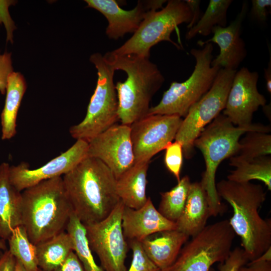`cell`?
Here are the masks:
<instances>
[{"label":"cell","mask_w":271,"mask_h":271,"mask_svg":"<svg viewBox=\"0 0 271 271\" xmlns=\"http://www.w3.org/2000/svg\"><path fill=\"white\" fill-rule=\"evenodd\" d=\"M62 179L73 212L84 225L104 219L120 201L116 179L97 159L87 157Z\"/></svg>","instance_id":"6da1fadb"},{"label":"cell","mask_w":271,"mask_h":271,"mask_svg":"<svg viewBox=\"0 0 271 271\" xmlns=\"http://www.w3.org/2000/svg\"><path fill=\"white\" fill-rule=\"evenodd\" d=\"M219 198L232 207L229 222L239 236L248 262L259 257L271 247V220L263 219L259 209L266 199L260 184L222 180L216 184Z\"/></svg>","instance_id":"7a4b0ae2"},{"label":"cell","mask_w":271,"mask_h":271,"mask_svg":"<svg viewBox=\"0 0 271 271\" xmlns=\"http://www.w3.org/2000/svg\"><path fill=\"white\" fill-rule=\"evenodd\" d=\"M22 225L35 245L65 231L73 212L62 177L22 192Z\"/></svg>","instance_id":"3957f363"},{"label":"cell","mask_w":271,"mask_h":271,"mask_svg":"<svg viewBox=\"0 0 271 271\" xmlns=\"http://www.w3.org/2000/svg\"><path fill=\"white\" fill-rule=\"evenodd\" d=\"M103 56L115 71L122 70L126 74V80L118 81L115 88L119 120L121 124L130 125L148 115L152 98L162 86L165 78L148 57L117 55L111 51Z\"/></svg>","instance_id":"277c9868"},{"label":"cell","mask_w":271,"mask_h":271,"mask_svg":"<svg viewBox=\"0 0 271 271\" xmlns=\"http://www.w3.org/2000/svg\"><path fill=\"white\" fill-rule=\"evenodd\" d=\"M250 131L269 133L270 127L253 123L248 127L233 125L223 114H219L201 131L194 143L202 153L205 170L200 181L207 195L211 216L216 217L225 211V205L218 195L215 176L220 164L237 154L241 136Z\"/></svg>","instance_id":"5b68a950"},{"label":"cell","mask_w":271,"mask_h":271,"mask_svg":"<svg viewBox=\"0 0 271 271\" xmlns=\"http://www.w3.org/2000/svg\"><path fill=\"white\" fill-rule=\"evenodd\" d=\"M90 61L97 71L96 87L84 118L69 129L73 138L88 143L119 120L118 99L113 82L115 70L100 53L91 55Z\"/></svg>","instance_id":"8992f818"},{"label":"cell","mask_w":271,"mask_h":271,"mask_svg":"<svg viewBox=\"0 0 271 271\" xmlns=\"http://www.w3.org/2000/svg\"><path fill=\"white\" fill-rule=\"evenodd\" d=\"M213 50L211 43L205 44L201 49H192L190 52L196 61L192 73L185 81L171 83L160 102L150 107L148 115L185 117L191 106L210 89L220 69L211 65Z\"/></svg>","instance_id":"52a82bcc"},{"label":"cell","mask_w":271,"mask_h":271,"mask_svg":"<svg viewBox=\"0 0 271 271\" xmlns=\"http://www.w3.org/2000/svg\"><path fill=\"white\" fill-rule=\"evenodd\" d=\"M235 235L227 219L206 225L182 247L165 271H209L214 263L227 258Z\"/></svg>","instance_id":"ba28073f"},{"label":"cell","mask_w":271,"mask_h":271,"mask_svg":"<svg viewBox=\"0 0 271 271\" xmlns=\"http://www.w3.org/2000/svg\"><path fill=\"white\" fill-rule=\"evenodd\" d=\"M167 3L160 11H152L133 35L111 52L117 55H136L149 58L151 48L162 41H168L181 49L171 39V35L179 25L190 23L191 12L185 1L170 0Z\"/></svg>","instance_id":"9c48e42d"},{"label":"cell","mask_w":271,"mask_h":271,"mask_svg":"<svg viewBox=\"0 0 271 271\" xmlns=\"http://www.w3.org/2000/svg\"><path fill=\"white\" fill-rule=\"evenodd\" d=\"M236 71L220 68L210 89L183 119L175 140L182 145L186 159L194 155V143L201 131L225 108Z\"/></svg>","instance_id":"30bf717a"},{"label":"cell","mask_w":271,"mask_h":271,"mask_svg":"<svg viewBox=\"0 0 271 271\" xmlns=\"http://www.w3.org/2000/svg\"><path fill=\"white\" fill-rule=\"evenodd\" d=\"M124 205L121 201L110 214L96 223L85 225L89 245L105 271H126L125 259L128 250L122 228Z\"/></svg>","instance_id":"8fae6325"},{"label":"cell","mask_w":271,"mask_h":271,"mask_svg":"<svg viewBox=\"0 0 271 271\" xmlns=\"http://www.w3.org/2000/svg\"><path fill=\"white\" fill-rule=\"evenodd\" d=\"M183 119L175 115L151 114L130 125L134 163L150 162L175 139Z\"/></svg>","instance_id":"7c38bea8"},{"label":"cell","mask_w":271,"mask_h":271,"mask_svg":"<svg viewBox=\"0 0 271 271\" xmlns=\"http://www.w3.org/2000/svg\"><path fill=\"white\" fill-rule=\"evenodd\" d=\"M87 157L102 162L117 179L135 162L130 125L115 124L93 138Z\"/></svg>","instance_id":"4fadbf2b"},{"label":"cell","mask_w":271,"mask_h":271,"mask_svg":"<svg viewBox=\"0 0 271 271\" xmlns=\"http://www.w3.org/2000/svg\"><path fill=\"white\" fill-rule=\"evenodd\" d=\"M88 148L87 142L77 140L67 151L38 168L32 169L24 162L10 166L11 182L18 190L22 192L44 181L62 177L87 157Z\"/></svg>","instance_id":"5bb4252c"},{"label":"cell","mask_w":271,"mask_h":271,"mask_svg":"<svg viewBox=\"0 0 271 271\" xmlns=\"http://www.w3.org/2000/svg\"><path fill=\"white\" fill-rule=\"evenodd\" d=\"M258 79V73L246 67L236 71L222 113L233 125H251L254 113L266 104V98L257 89Z\"/></svg>","instance_id":"9a60e30c"},{"label":"cell","mask_w":271,"mask_h":271,"mask_svg":"<svg viewBox=\"0 0 271 271\" xmlns=\"http://www.w3.org/2000/svg\"><path fill=\"white\" fill-rule=\"evenodd\" d=\"M87 7L101 13L106 19V34L111 39L117 40L129 33H134L142 22L153 11L163 8L165 0L139 1L132 10L121 9L114 0H85Z\"/></svg>","instance_id":"2e32d148"},{"label":"cell","mask_w":271,"mask_h":271,"mask_svg":"<svg viewBox=\"0 0 271 271\" xmlns=\"http://www.w3.org/2000/svg\"><path fill=\"white\" fill-rule=\"evenodd\" d=\"M247 10V3L244 2L241 11L228 26L214 27L212 30L213 34L212 38L205 41L197 42L201 46L208 43H214L219 46V53L213 59L212 66L236 70L246 57L247 51L245 42L241 37V28Z\"/></svg>","instance_id":"e0dca14e"},{"label":"cell","mask_w":271,"mask_h":271,"mask_svg":"<svg viewBox=\"0 0 271 271\" xmlns=\"http://www.w3.org/2000/svg\"><path fill=\"white\" fill-rule=\"evenodd\" d=\"M122 228L126 240L141 242L157 232L177 229L176 223L165 218L154 206L150 197L142 207L134 209L124 206Z\"/></svg>","instance_id":"ac0fdd59"},{"label":"cell","mask_w":271,"mask_h":271,"mask_svg":"<svg viewBox=\"0 0 271 271\" xmlns=\"http://www.w3.org/2000/svg\"><path fill=\"white\" fill-rule=\"evenodd\" d=\"M10 165L0 164V238L8 239L13 230L22 225V192L12 184Z\"/></svg>","instance_id":"d6986e66"},{"label":"cell","mask_w":271,"mask_h":271,"mask_svg":"<svg viewBox=\"0 0 271 271\" xmlns=\"http://www.w3.org/2000/svg\"><path fill=\"white\" fill-rule=\"evenodd\" d=\"M189 236L177 229L160 231L152 234L141 243L151 260L165 271L176 260Z\"/></svg>","instance_id":"ffe728a7"},{"label":"cell","mask_w":271,"mask_h":271,"mask_svg":"<svg viewBox=\"0 0 271 271\" xmlns=\"http://www.w3.org/2000/svg\"><path fill=\"white\" fill-rule=\"evenodd\" d=\"M210 216L207 193L201 183H191L183 211L176 222V229L193 237L206 226Z\"/></svg>","instance_id":"44dd1931"},{"label":"cell","mask_w":271,"mask_h":271,"mask_svg":"<svg viewBox=\"0 0 271 271\" xmlns=\"http://www.w3.org/2000/svg\"><path fill=\"white\" fill-rule=\"evenodd\" d=\"M149 163H135L116 179V192L124 206L137 209L147 201L146 192Z\"/></svg>","instance_id":"7402d4cb"},{"label":"cell","mask_w":271,"mask_h":271,"mask_svg":"<svg viewBox=\"0 0 271 271\" xmlns=\"http://www.w3.org/2000/svg\"><path fill=\"white\" fill-rule=\"evenodd\" d=\"M27 88L24 76L13 71L8 78L6 97L1 119L2 139L10 140L16 133V120L18 110Z\"/></svg>","instance_id":"603a6c76"},{"label":"cell","mask_w":271,"mask_h":271,"mask_svg":"<svg viewBox=\"0 0 271 271\" xmlns=\"http://www.w3.org/2000/svg\"><path fill=\"white\" fill-rule=\"evenodd\" d=\"M36 245L38 266L43 271H53L73 250L72 238L66 230Z\"/></svg>","instance_id":"cb8c5ba5"},{"label":"cell","mask_w":271,"mask_h":271,"mask_svg":"<svg viewBox=\"0 0 271 271\" xmlns=\"http://www.w3.org/2000/svg\"><path fill=\"white\" fill-rule=\"evenodd\" d=\"M232 166L235 169L227 176V180L236 182H248L256 180L263 182L271 190V158L262 156L240 161Z\"/></svg>","instance_id":"d4e9b609"},{"label":"cell","mask_w":271,"mask_h":271,"mask_svg":"<svg viewBox=\"0 0 271 271\" xmlns=\"http://www.w3.org/2000/svg\"><path fill=\"white\" fill-rule=\"evenodd\" d=\"M191 183L190 177L186 175L170 190L160 193L161 198L158 210L169 221L176 223L180 217Z\"/></svg>","instance_id":"484cf974"},{"label":"cell","mask_w":271,"mask_h":271,"mask_svg":"<svg viewBox=\"0 0 271 271\" xmlns=\"http://www.w3.org/2000/svg\"><path fill=\"white\" fill-rule=\"evenodd\" d=\"M232 0H210L205 13L198 22L186 34V39L190 40L197 35L207 36L215 26L225 27L227 12Z\"/></svg>","instance_id":"4316f807"},{"label":"cell","mask_w":271,"mask_h":271,"mask_svg":"<svg viewBox=\"0 0 271 271\" xmlns=\"http://www.w3.org/2000/svg\"><path fill=\"white\" fill-rule=\"evenodd\" d=\"M66 231L72 238L73 250L85 271H105L96 263L89 245L85 226L74 212L70 218Z\"/></svg>","instance_id":"83f0119b"},{"label":"cell","mask_w":271,"mask_h":271,"mask_svg":"<svg viewBox=\"0 0 271 271\" xmlns=\"http://www.w3.org/2000/svg\"><path fill=\"white\" fill-rule=\"evenodd\" d=\"M9 251L27 271H38L36 245L29 239L23 225L16 227L8 238Z\"/></svg>","instance_id":"f1b7e54d"},{"label":"cell","mask_w":271,"mask_h":271,"mask_svg":"<svg viewBox=\"0 0 271 271\" xmlns=\"http://www.w3.org/2000/svg\"><path fill=\"white\" fill-rule=\"evenodd\" d=\"M238 153L230 158L229 165L271 154V135L269 133L250 131L239 141Z\"/></svg>","instance_id":"f546056e"},{"label":"cell","mask_w":271,"mask_h":271,"mask_svg":"<svg viewBox=\"0 0 271 271\" xmlns=\"http://www.w3.org/2000/svg\"><path fill=\"white\" fill-rule=\"evenodd\" d=\"M164 163L168 170L179 181L183 163V147L178 141H175L166 148Z\"/></svg>","instance_id":"4dcf8cb0"},{"label":"cell","mask_w":271,"mask_h":271,"mask_svg":"<svg viewBox=\"0 0 271 271\" xmlns=\"http://www.w3.org/2000/svg\"><path fill=\"white\" fill-rule=\"evenodd\" d=\"M128 245L132 251V259L126 271H161L147 255L141 242L131 240Z\"/></svg>","instance_id":"1f68e13d"},{"label":"cell","mask_w":271,"mask_h":271,"mask_svg":"<svg viewBox=\"0 0 271 271\" xmlns=\"http://www.w3.org/2000/svg\"><path fill=\"white\" fill-rule=\"evenodd\" d=\"M248 262L242 247H236L231 251L227 258L218 265L219 271H238Z\"/></svg>","instance_id":"d6a6232c"},{"label":"cell","mask_w":271,"mask_h":271,"mask_svg":"<svg viewBox=\"0 0 271 271\" xmlns=\"http://www.w3.org/2000/svg\"><path fill=\"white\" fill-rule=\"evenodd\" d=\"M13 72L11 53H0V92L2 94L6 93L8 78Z\"/></svg>","instance_id":"836d02e7"},{"label":"cell","mask_w":271,"mask_h":271,"mask_svg":"<svg viewBox=\"0 0 271 271\" xmlns=\"http://www.w3.org/2000/svg\"><path fill=\"white\" fill-rule=\"evenodd\" d=\"M13 1H0V24L3 23L5 26L7 37V42L13 43V32L15 29L14 22L9 13L8 8L14 4Z\"/></svg>","instance_id":"e575fe53"},{"label":"cell","mask_w":271,"mask_h":271,"mask_svg":"<svg viewBox=\"0 0 271 271\" xmlns=\"http://www.w3.org/2000/svg\"><path fill=\"white\" fill-rule=\"evenodd\" d=\"M270 6V0H252L251 14L258 22H264L267 19L268 9Z\"/></svg>","instance_id":"d590c367"},{"label":"cell","mask_w":271,"mask_h":271,"mask_svg":"<svg viewBox=\"0 0 271 271\" xmlns=\"http://www.w3.org/2000/svg\"><path fill=\"white\" fill-rule=\"evenodd\" d=\"M53 271H85L75 252H70L65 260Z\"/></svg>","instance_id":"8d00e7d4"},{"label":"cell","mask_w":271,"mask_h":271,"mask_svg":"<svg viewBox=\"0 0 271 271\" xmlns=\"http://www.w3.org/2000/svg\"><path fill=\"white\" fill-rule=\"evenodd\" d=\"M238 271H271V261L256 259L241 266Z\"/></svg>","instance_id":"74e56055"},{"label":"cell","mask_w":271,"mask_h":271,"mask_svg":"<svg viewBox=\"0 0 271 271\" xmlns=\"http://www.w3.org/2000/svg\"><path fill=\"white\" fill-rule=\"evenodd\" d=\"M16 259L9 250L0 256V271H15Z\"/></svg>","instance_id":"f35d334b"},{"label":"cell","mask_w":271,"mask_h":271,"mask_svg":"<svg viewBox=\"0 0 271 271\" xmlns=\"http://www.w3.org/2000/svg\"><path fill=\"white\" fill-rule=\"evenodd\" d=\"M185 1L189 7L192 15L191 21L187 27L188 29H190L196 24L200 19V4L201 1L199 0H185Z\"/></svg>","instance_id":"ab89813d"},{"label":"cell","mask_w":271,"mask_h":271,"mask_svg":"<svg viewBox=\"0 0 271 271\" xmlns=\"http://www.w3.org/2000/svg\"><path fill=\"white\" fill-rule=\"evenodd\" d=\"M269 48V61L266 68L264 70V79L266 82V87L268 92L271 94V52L270 47Z\"/></svg>","instance_id":"60d3db41"},{"label":"cell","mask_w":271,"mask_h":271,"mask_svg":"<svg viewBox=\"0 0 271 271\" xmlns=\"http://www.w3.org/2000/svg\"><path fill=\"white\" fill-rule=\"evenodd\" d=\"M15 271H27L23 265L16 260Z\"/></svg>","instance_id":"b9f144b4"},{"label":"cell","mask_w":271,"mask_h":271,"mask_svg":"<svg viewBox=\"0 0 271 271\" xmlns=\"http://www.w3.org/2000/svg\"><path fill=\"white\" fill-rule=\"evenodd\" d=\"M3 240H0V249L5 250L6 248V246Z\"/></svg>","instance_id":"7bdbcfd3"},{"label":"cell","mask_w":271,"mask_h":271,"mask_svg":"<svg viewBox=\"0 0 271 271\" xmlns=\"http://www.w3.org/2000/svg\"><path fill=\"white\" fill-rule=\"evenodd\" d=\"M209 271H214V269L213 268H211Z\"/></svg>","instance_id":"ee69618b"},{"label":"cell","mask_w":271,"mask_h":271,"mask_svg":"<svg viewBox=\"0 0 271 271\" xmlns=\"http://www.w3.org/2000/svg\"><path fill=\"white\" fill-rule=\"evenodd\" d=\"M38 271H43V270H42L40 269V268H39Z\"/></svg>","instance_id":"f6af8a7d"}]
</instances>
